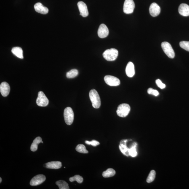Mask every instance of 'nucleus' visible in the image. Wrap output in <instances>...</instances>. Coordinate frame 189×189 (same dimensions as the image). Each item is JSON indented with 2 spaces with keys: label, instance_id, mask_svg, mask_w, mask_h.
<instances>
[{
  "label": "nucleus",
  "instance_id": "25",
  "mask_svg": "<svg viewBox=\"0 0 189 189\" xmlns=\"http://www.w3.org/2000/svg\"><path fill=\"white\" fill-rule=\"evenodd\" d=\"M69 180L70 182H73L74 181H77L78 183L81 184L83 182V179L82 177L80 176V175H77L71 177L69 178Z\"/></svg>",
  "mask_w": 189,
  "mask_h": 189
},
{
  "label": "nucleus",
  "instance_id": "4",
  "mask_svg": "<svg viewBox=\"0 0 189 189\" xmlns=\"http://www.w3.org/2000/svg\"><path fill=\"white\" fill-rule=\"evenodd\" d=\"M64 117L66 123L68 125L73 123L74 119L73 111L71 107H68L65 109L64 112Z\"/></svg>",
  "mask_w": 189,
  "mask_h": 189
},
{
  "label": "nucleus",
  "instance_id": "18",
  "mask_svg": "<svg viewBox=\"0 0 189 189\" xmlns=\"http://www.w3.org/2000/svg\"><path fill=\"white\" fill-rule=\"evenodd\" d=\"M42 138L40 137H37L35 138L31 145V150L33 152L36 151L38 149V145L42 143Z\"/></svg>",
  "mask_w": 189,
  "mask_h": 189
},
{
  "label": "nucleus",
  "instance_id": "1",
  "mask_svg": "<svg viewBox=\"0 0 189 189\" xmlns=\"http://www.w3.org/2000/svg\"><path fill=\"white\" fill-rule=\"evenodd\" d=\"M89 96L93 108L95 109L100 108L101 105V99L100 96L96 90H91L90 91Z\"/></svg>",
  "mask_w": 189,
  "mask_h": 189
},
{
  "label": "nucleus",
  "instance_id": "32",
  "mask_svg": "<svg viewBox=\"0 0 189 189\" xmlns=\"http://www.w3.org/2000/svg\"><path fill=\"white\" fill-rule=\"evenodd\" d=\"M128 141V140H122L120 142V144L122 145L127 146L126 144H127Z\"/></svg>",
  "mask_w": 189,
  "mask_h": 189
},
{
  "label": "nucleus",
  "instance_id": "22",
  "mask_svg": "<svg viewBox=\"0 0 189 189\" xmlns=\"http://www.w3.org/2000/svg\"><path fill=\"white\" fill-rule=\"evenodd\" d=\"M56 184L60 189H69V184L63 180H59L56 182Z\"/></svg>",
  "mask_w": 189,
  "mask_h": 189
},
{
  "label": "nucleus",
  "instance_id": "2",
  "mask_svg": "<svg viewBox=\"0 0 189 189\" xmlns=\"http://www.w3.org/2000/svg\"><path fill=\"white\" fill-rule=\"evenodd\" d=\"M118 50L115 48L107 50L103 53V57L108 61H113L115 60L118 56Z\"/></svg>",
  "mask_w": 189,
  "mask_h": 189
},
{
  "label": "nucleus",
  "instance_id": "21",
  "mask_svg": "<svg viewBox=\"0 0 189 189\" xmlns=\"http://www.w3.org/2000/svg\"><path fill=\"white\" fill-rule=\"evenodd\" d=\"M137 144L134 143L129 148V155L131 156L132 157H134L137 156V153L136 150V147L137 146Z\"/></svg>",
  "mask_w": 189,
  "mask_h": 189
},
{
  "label": "nucleus",
  "instance_id": "6",
  "mask_svg": "<svg viewBox=\"0 0 189 189\" xmlns=\"http://www.w3.org/2000/svg\"><path fill=\"white\" fill-rule=\"evenodd\" d=\"M36 103L38 106L45 107L47 106L49 103L48 99L42 91L38 93V97L36 100Z\"/></svg>",
  "mask_w": 189,
  "mask_h": 189
},
{
  "label": "nucleus",
  "instance_id": "19",
  "mask_svg": "<svg viewBox=\"0 0 189 189\" xmlns=\"http://www.w3.org/2000/svg\"><path fill=\"white\" fill-rule=\"evenodd\" d=\"M12 52L18 58H23V50L22 48L18 47L12 48L11 50Z\"/></svg>",
  "mask_w": 189,
  "mask_h": 189
},
{
  "label": "nucleus",
  "instance_id": "11",
  "mask_svg": "<svg viewBox=\"0 0 189 189\" xmlns=\"http://www.w3.org/2000/svg\"><path fill=\"white\" fill-rule=\"evenodd\" d=\"M77 6L80 11V15L84 17L88 16L89 15V12L86 4L82 1H80L77 3Z\"/></svg>",
  "mask_w": 189,
  "mask_h": 189
},
{
  "label": "nucleus",
  "instance_id": "34",
  "mask_svg": "<svg viewBox=\"0 0 189 189\" xmlns=\"http://www.w3.org/2000/svg\"><path fill=\"white\" fill-rule=\"evenodd\" d=\"M42 143H43V142L42 141Z\"/></svg>",
  "mask_w": 189,
  "mask_h": 189
},
{
  "label": "nucleus",
  "instance_id": "14",
  "mask_svg": "<svg viewBox=\"0 0 189 189\" xmlns=\"http://www.w3.org/2000/svg\"><path fill=\"white\" fill-rule=\"evenodd\" d=\"M178 11L180 14L183 16H189V6L186 4H181L179 7Z\"/></svg>",
  "mask_w": 189,
  "mask_h": 189
},
{
  "label": "nucleus",
  "instance_id": "20",
  "mask_svg": "<svg viewBox=\"0 0 189 189\" xmlns=\"http://www.w3.org/2000/svg\"><path fill=\"white\" fill-rule=\"evenodd\" d=\"M116 172L114 169L109 168L104 171L102 173V175L104 178H107L114 176Z\"/></svg>",
  "mask_w": 189,
  "mask_h": 189
},
{
  "label": "nucleus",
  "instance_id": "16",
  "mask_svg": "<svg viewBox=\"0 0 189 189\" xmlns=\"http://www.w3.org/2000/svg\"><path fill=\"white\" fill-rule=\"evenodd\" d=\"M126 73L128 77H132L135 74V70L134 64L131 62H129L128 63L126 68Z\"/></svg>",
  "mask_w": 189,
  "mask_h": 189
},
{
  "label": "nucleus",
  "instance_id": "7",
  "mask_svg": "<svg viewBox=\"0 0 189 189\" xmlns=\"http://www.w3.org/2000/svg\"><path fill=\"white\" fill-rule=\"evenodd\" d=\"M135 7V4L133 0H125L123 6L124 13L127 14H131L133 12Z\"/></svg>",
  "mask_w": 189,
  "mask_h": 189
},
{
  "label": "nucleus",
  "instance_id": "13",
  "mask_svg": "<svg viewBox=\"0 0 189 189\" xmlns=\"http://www.w3.org/2000/svg\"><path fill=\"white\" fill-rule=\"evenodd\" d=\"M10 91V88L8 83L4 82L1 84L0 85V91L3 96H7L9 94Z\"/></svg>",
  "mask_w": 189,
  "mask_h": 189
},
{
  "label": "nucleus",
  "instance_id": "23",
  "mask_svg": "<svg viewBox=\"0 0 189 189\" xmlns=\"http://www.w3.org/2000/svg\"><path fill=\"white\" fill-rule=\"evenodd\" d=\"M78 74V71L76 69H73L71 70L66 74V77L68 78H73Z\"/></svg>",
  "mask_w": 189,
  "mask_h": 189
},
{
  "label": "nucleus",
  "instance_id": "31",
  "mask_svg": "<svg viewBox=\"0 0 189 189\" xmlns=\"http://www.w3.org/2000/svg\"><path fill=\"white\" fill-rule=\"evenodd\" d=\"M155 82L157 86L161 89H163L166 87L165 85L160 80L157 79L155 81Z\"/></svg>",
  "mask_w": 189,
  "mask_h": 189
},
{
  "label": "nucleus",
  "instance_id": "27",
  "mask_svg": "<svg viewBox=\"0 0 189 189\" xmlns=\"http://www.w3.org/2000/svg\"><path fill=\"white\" fill-rule=\"evenodd\" d=\"M156 173L154 170H152L149 173L147 180V183H151L155 180V177Z\"/></svg>",
  "mask_w": 189,
  "mask_h": 189
},
{
  "label": "nucleus",
  "instance_id": "12",
  "mask_svg": "<svg viewBox=\"0 0 189 189\" xmlns=\"http://www.w3.org/2000/svg\"><path fill=\"white\" fill-rule=\"evenodd\" d=\"M109 34L108 28L106 25L104 24H101L98 30V35L99 37L104 38L107 37Z\"/></svg>",
  "mask_w": 189,
  "mask_h": 189
},
{
  "label": "nucleus",
  "instance_id": "3",
  "mask_svg": "<svg viewBox=\"0 0 189 189\" xmlns=\"http://www.w3.org/2000/svg\"><path fill=\"white\" fill-rule=\"evenodd\" d=\"M130 111V107L129 105L123 103L119 105L116 111L117 114L121 117H125L129 114Z\"/></svg>",
  "mask_w": 189,
  "mask_h": 189
},
{
  "label": "nucleus",
  "instance_id": "29",
  "mask_svg": "<svg viewBox=\"0 0 189 189\" xmlns=\"http://www.w3.org/2000/svg\"><path fill=\"white\" fill-rule=\"evenodd\" d=\"M147 93L149 94L153 95L155 96H157L159 95L158 91L152 88L148 89Z\"/></svg>",
  "mask_w": 189,
  "mask_h": 189
},
{
  "label": "nucleus",
  "instance_id": "28",
  "mask_svg": "<svg viewBox=\"0 0 189 189\" xmlns=\"http://www.w3.org/2000/svg\"><path fill=\"white\" fill-rule=\"evenodd\" d=\"M180 46L181 48L189 52V42L182 41L180 42Z\"/></svg>",
  "mask_w": 189,
  "mask_h": 189
},
{
  "label": "nucleus",
  "instance_id": "5",
  "mask_svg": "<svg viewBox=\"0 0 189 189\" xmlns=\"http://www.w3.org/2000/svg\"><path fill=\"white\" fill-rule=\"evenodd\" d=\"M161 46L163 52L168 57L171 58H174L175 53L172 46L169 43L163 42L162 43Z\"/></svg>",
  "mask_w": 189,
  "mask_h": 189
},
{
  "label": "nucleus",
  "instance_id": "26",
  "mask_svg": "<svg viewBox=\"0 0 189 189\" xmlns=\"http://www.w3.org/2000/svg\"><path fill=\"white\" fill-rule=\"evenodd\" d=\"M119 148L121 152L125 155L128 156H129V148L127 146L120 145Z\"/></svg>",
  "mask_w": 189,
  "mask_h": 189
},
{
  "label": "nucleus",
  "instance_id": "8",
  "mask_svg": "<svg viewBox=\"0 0 189 189\" xmlns=\"http://www.w3.org/2000/svg\"><path fill=\"white\" fill-rule=\"evenodd\" d=\"M104 80L107 85L111 86H117L120 84V81L114 76L107 75L104 77Z\"/></svg>",
  "mask_w": 189,
  "mask_h": 189
},
{
  "label": "nucleus",
  "instance_id": "15",
  "mask_svg": "<svg viewBox=\"0 0 189 189\" xmlns=\"http://www.w3.org/2000/svg\"><path fill=\"white\" fill-rule=\"evenodd\" d=\"M35 10L41 14L45 15L48 12V9L47 7L43 5L42 3H38L35 4L34 6Z\"/></svg>",
  "mask_w": 189,
  "mask_h": 189
},
{
  "label": "nucleus",
  "instance_id": "17",
  "mask_svg": "<svg viewBox=\"0 0 189 189\" xmlns=\"http://www.w3.org/2000/svg\"><path fill=\"white\" fill-rule=\"evenodd\" d=\"M62 165L61 162L54 161L46 163L45 167L47 169H58L61 168Z\"/></svg>",
  "mask_w": 189,
  "mask_h": 189
},
{
  "label": "nucleus",
  "instance_id": "33",
  "mask_svg": "<svg viewBox=\"0 0 189 189\" xmlns=\"http://www.w3.org/2000/svg\"><path fill=\"white\" fill-rule=\"evenodd\" d=\"M2 182V179L1 178H0V183H1Z\"/></svg>",
  "mask_w": 189,
  "mask_h": 189
},
{
  "label": "nucleus",
  "instance_id": "10",
  "mask_svg": "<svg viewBox=\"0 0 189 189\" xmlns=\"http://www.w3.org/2000/svg\"><path fill=\"white\" fill-rule=\"evenodd\" d=\"M149 12L151 16L157 17L160 13L161 8L157 3H153L150 6Z\"/></svg>",
  "mask_w": 189,
  "mask_h": 189
},
{
  "label": "nucleus",
  "instance_id": "24",
  "mask_svg": "<svg viewBox=\"0 0 189 189\" xmlns=\"http://www.w3.org/2000/svg\"><path fill=\"white\" fill-rule=\"evenodd\" d=\"M76 151L79 153H88V151L87 150L86 147L84 145L79 144L77 146L76 148Z\"/></svg>",
  "mask_w": 189,
  "mask_h": 189
},
{
  "label": "nucleus",
  "instance_id": "30",
  "mask_svg": "<svg viewBox=\"0 0 189 189\" xmlns=\"http://www.w3.org/2000/svg\"><path fill=\"white\" fill-rule=\"evenodd\" d=\"M85 143L88 145H91L93 147H96V146L100 145V144L99 142L95 141L94 140H93L91 142L87 141H85Z\"/></svg>",
  "mask_w": 189,
  "mask_h": 189
},
{
  "label": "nucleus",
  "instance_id": "9",
  "mask_svg": "<svg viewBox=\"0 0 189 189\" xmlns=\"http://www.w3.org/2000/svg\"><path fill=\"white\" fill-rule=\"evenodd\" d=\"M46 179V177L43 174L36 175L30 181L31 186H36L39 185L43 183Z\"/></svg>",
  "mask_w": 189,
  "mask_h": 189
}]
</instances>
